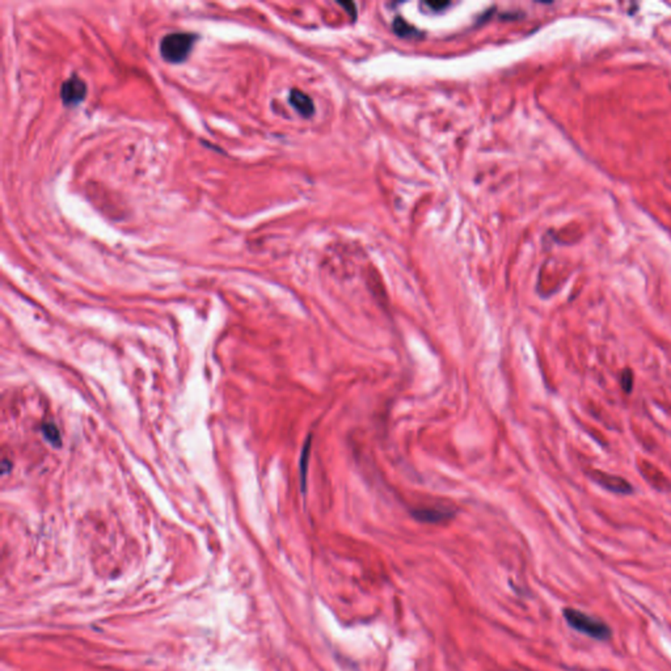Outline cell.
Wrapping results in <instances>:
<instances>
[{
    "instance_id": "obj_1",
    "label": "cell",
    "mask_w": 671,
    "mask_h": 671,
    "mask_svg": "<svg viewBox=\"0 0 671 671\" xmlns=\"http://www.w3.org/2000/svg\"><path fill=\"white\" fill-rule=\"evenodd\" d=\"M562 615L569 627L579 633L586 635L589 638H594L598 641H607L613 636L611 628L604 621L593 618L579 610L568 607V608H564Z\"/></svg>"
},
{
    "instance_id": "obj_2",
    "label": "cell",
    "mask_w": 671,
    "mask_h": 671,
    "mask_svg": "<svg viewBox=\"0 0 671 671\" xmlns=\"http://www.w3.org/2000/svg\"><path fill=\"white\" fill-rule=\"evenodd\" d=\"M197 36L184 32L167 34L160 42V54L169 63H181L189 57Z\"/></svg>"
},
{
    "instance_id": "obj_3",
    "label": "cell",
    "mask_w": 671,
    "mask_h": 671,
    "mask_svg": "<svg viewBox=\"0 0 671 671\" xmlns=\"http://www.w3.org/2000/svg\"><path fill=\"white\" fill-rule=\"evenodd\" d=\"M589 476L593 481H596L598 485L607 489L611 493L621 495L633 493V487L629 484L626 478H621V476L604 473L602 471H593V472L589 473Z\"/></svg>"
},
{
    "instance_id": "obj_4",
    "label": "cell",
    "mask_w": 671,
    "mask_h": 671,
    "mask_svg": "<svg viewBox=\"0 0 671 671\" xmlns=\"http://www.w3.org/2000/svg\"><path fill=\"white\" fill-rule=\"evenodd\" d=\"M87 84L77 75H73L60 87V99L66 105H76L85 99Z\"/></svg>"
},
{
    "instance_id": "obj_5",
    "label": "cell",
    "mask_w": 671,
    "mask_h": 671,
    "mask_svg": "<svg viewBox=\"0 0 671 671\" xmlns=\"http://www.w3.org/2000/svg\"><path fill=\"white\" fill-rule=\"evenodd\" d=\"M290 104L294 109L296 110L303 117H311L315 112V105L313 101L307 93L299 91V90H291L290 92Z\"/></svg>"
},
{
    "instance_id": "obj_6",
    "label": "cell",
    "mask_w": 671,
    "mask_h": 671,
    "mask_svg": "<svg viewBox=\"0 0 671 671\" xmlns=\"http://www.w3.org/2000/svg\"><path fill=\"white\" fill-rule=\"evenodd\" d=\"M413 515L417 518V520L426 522V523H439V522H444V520H449V518L451 517V514L444 512V510H441V509H421V510H414Z\"/></svg>"
},
{
    "instance_id": "obj_7",
    "label": "cell",
    "mask_w": 671,
    "mask_h": 671,
    "mask_svg": "<svg viewBox=\"0 0 671 671\" xmlns=\"http://www.w3.org/2000/svg\"><path fill=\"white\" fill-rule=\"evenodd\" d=\"M42 430H43V434L50 441L53 445H60V436H59V431L57 426L54 424H45L42 426Z\"/></svg>"
},
{
    "instance_id": "obj_8",
    "label": "cell",
    "mask_w": 671,
    "mask_h": 671,
    "mask_svg": "<svg viewBox=\"0 0 671 671\" xmlns=\"http://www.w3.org/2000/svg\"><path fill=\"white\" fill-rule=\"evenodd\" d=\"M621 386L626 394H630L633 390V372L630 369H624L621 375Z\"/></svg>"
},
{
    "instance_id": "obj_9",
    "label": "cell",
    "mask_w": 671,
    "mask_h": 671,
    "mask_svg": "<svg viewBox=\"0 0 671 671\" xmlns=\"http://www.w3.org/2000/svg\"><path fill=\"white\" fill-rule=\"evenodd\" d=\"M394 28V32L397 34H400V36H403V37H409V36H414V34H416V29L411 28L407 23L402 21L400 18L396 20Z\"/></svg>"
},
{
    "instance_id": "obj_10",
    "label": "cell",
    "mask_w": 671,
    "mask_h": 671,
    "mask_svg": "<svg viewBox=\"0 0 671 671\" xmlns=\"http://www.w3.org/2000/svg\"><path fill=\"white\" fill-rule=\"evenodd\" d=\"M308 450H310V445H308V442H307V445H306V447H304V450H303V455H302L303 456L302 458V478L303 480L306 478V466H307V464H306V461H307V458H308Z\"/></svg>"
}]
</instances>
